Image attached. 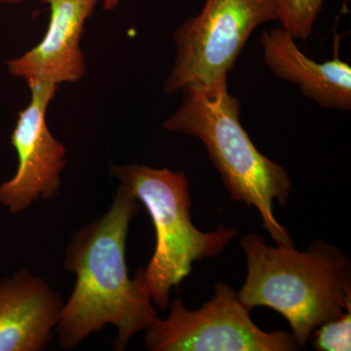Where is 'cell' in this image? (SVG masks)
<instances>
[{
  "label": "cell",
  "instance_id": "6da1fadb",
  "mask_svg": "<svg viewBox=\"0 0 351 351\" xmlns=\"http://www.w3.org/2000/svg\"><path fill=\"white\" fill-rule=\"evenodd\" d=\"M138 209L137 198L119 184L107 213L71 237L64 267L75 274L76 282L55 328L64 350H73L110 324L117 330L115 350H124L133 335L158 318L152 300L130 279L127 267V234Z\"/></svg>",
  "mask_w": 351,
  "mask_h": 351
},
{
  "label": "cell",
  "instance_id": "7a4b0ae2",
  "mask_svg": "<svg viewBox=\"0 0 351 351\" xmlns=\"http://www.w3.org/2000/svg\"><path fill=\"white\" fill-rule=\"evenodd\" d=\"M247 276L239 301L274 309L288 321L300 348L314 330L351 309V263L339 249L314 241L309 250L294 245L270 247L256 233L242 237Z\"/></svg>",
  "mask_w": 351,
  "mask_h": 351
},
{
  "label": "cell",
  "instance_id": "3957f363",
  "mask_svg": "<svg viewBox=\"0 0 351 351\" xmlns=\"http://www.w3.org/2000/svg\"><path fill=\"white\" fill-rule=\"evenodd\" d=\"M181 106L163 129L199 138L232 200L255 207L263 228L277 246L294 245L274 213V202L285 206L292 191L287 171L263 156L240 122V104L230 94L228 80L182 90Z\"/></svg>",
  "mask_w": 351,
  "mask_h": 351
},
{
  "label": "cell",
  "instance_id": "277c9868",
  "mask_svg": "<svg viewBox=\"0 0 351 351\" xmlns=\"http://www.w3.org/2000/svg\"><path fill=\"white\" fill-rule=\"evenodd\" d=\"M110 175L144 204L156 228L154 255L134 278L145 295L161 309L169 306L170 291L193 270V263L216 257L239 232L219 226L203 232L191 219V198L188 178L147 165H110Z\"/></svg>",
  "mask_w": 351,
  "mask_h": 351
},
{
  "label": "cell",
  "instance_id": "5b68a950",
  "mask_svg": "<svg viewBox=\"0 0 351 351\" xmlns=\"http://www.w3.org/2000/svg\"><path fill=\"white\" fill-rule=\"evenodd\" d=\"M278 19L279 0H206L197 16L176 29L175 62L164 91L228 80L253 32Z\"/></svg>",
  "mask_w": 351,
  "mask_h": 351
},
{
  "label": "cell",
  "instance_id": "8992f818",
  "mask_svg": "<svg viewBox=\"0 0 351 351\" xmlns=\"http://www.w3.org/2000/svg\"><path fill=\"white\" fill-rule=\"evenodd\" d=\"M215 294L196 311L180 299L166 319L157 318L145 331L151 351H292L300 346L292 334L265 332L251 319L250 311L226 283L214 284Z\"/></svg>",
  "mask_w": 351,
  "mask_h": 351
},
{
  "label": "cell",
  "instance_id": "52a82bcc",
  "mask_svg": "<svg viewBox=\"0 0 351 351\" xmlns=\"http://www.w3.org/2000/svg\"><path fill=\"white\" fill-rule=\"evenodd\" d=\"M31 101L19 113L11 136L17 152V172L0 184V203L11 214L21 213L41 198L54 199L59 195L61 173L66 167V151L51 134L46 112L58 85L29 82Z\"/></svg>",
  "mask_w": 351,
  "mask_h": 351
},
{
  "label": "cell",
  "instance_id": "ba28073f",
  "mask_svg": "<svg viewBox=\"0 0 351 351\" xmlns=\"http://www.w3.org/2000/svg\"><path fill=\"white\" fill-rule=\"evenodd\" d=\"M99 0H41L49 6L47 31L38 45L7 63L9 73L29 82L60 84L82 80L86 69L80 47L85 23Z\"/></svg>",
  "mask_w": 351,
  "mask_h": 351
},
{
  "label": "cell",
  "instance_id": "9c48e42d",
  "mask_svg": "<svg viewBox=\"0 0 351 351\" xmlns=\"http://www.w3.org/2000/svg\"><path fill=\"white\" fill-rule=\"evenodd\" d=\"M64 302L43 279L22 269L0 280V351H40L52 339Z\"/></svg>",
  "mask_w": 351,
  "mask_h": 351
},
{
  "label": "cell",
  "instance_id": "30bf717a",
  "mask_svg": "<svg viewBox=\"0 0 351 351\" xmlns=\"http://www.w3.org/2000/svg\"><path fill=\"white\" fill-rule=\"evenodd\" d=\"M261 43L263 61L274 75L297 84L320 107L351 110V66L339 57L338 50L334 59L317 63L302 52L282 27L263 32Z\"/></svg>",
  "mask_w": 351,
  "mask_h": 351
},
{
  "label": "cell",
  "instance_id": "8fae6325",
  "mask_svg": "<svg viewBox=\"0 0 351 351\" xmlns=\"http://www.w3.org/2000/svg\"><path fill=\"white\" fill-rule=\"evenodd\" d=\"M324 0H279V22L295 39L306 40Z\"/></svg>",
  "mask_w": 351,
  "mask_h": 351
},
{
  "label": "cell",
  "instance_id": "7c38bea8",
  "mask_svg": "<svg viewBox=\"0 0 351 351\" xmlns=\"http://www.w3.org/2000/svg\"><path fill=\"white\" fill-rule=\"evenodd\" d=\"M314 350L350 351L351 350V309L343 316L328 321L311 334Z\"/></svg>",
  "mask_w": 351,
  "mask_h": 351
},
{
  "label": "cell",
  "instance_id": "4fadbf2b",
  "mask_svg": "<svg viewBox=\"0 0 351 351\" xmlns=\"http://www.w3.org/2000/svg\"><path fill=\"white\" fill-rule=\"evenodd\" d=\"M120 0H103L104 9L105 10H113L119 5Z\"/></svg>",
  "mask_w": 351,
  "mask_h": 351
},
{
  "label": "cell",
  "instance_id": "5bb4252c",
  "mask_svg": "<svg viewBox=\"0 0 351 351\" xmlns=\"http://www.w3.org/2000/svg\"><path fill=\"white\" fill-rule=\"evenodd\" d=\"M22 1L23 0H0V3L15 4Z\"/></svg>",
  "mask_w": 351,
  "mask_h": 351
}]
</instances>
